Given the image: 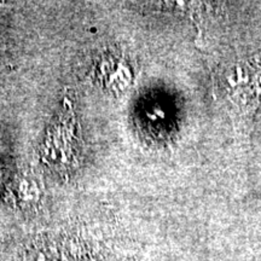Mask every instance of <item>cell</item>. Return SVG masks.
Here are the masks:
<instances>
[]
</instances>
